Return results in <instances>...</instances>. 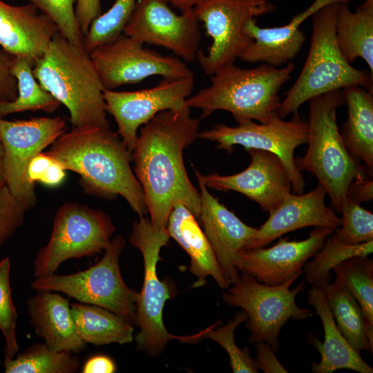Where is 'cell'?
I'll return each instance as SVG.
<instances>
[{
	"label": "cell",
	"instance_id": "obj_1",
	"mask_svg": "<svg viewBox=\"0 0 373 373\" xmlns=\"http://www.w3.org/2000/svg\"><path fill=\"white\" fill-rule=\"evenodd\" d=\"M190 107L158 113L140 128L133 151L134 173L144 193L150 221L166 229L173 207L181 204L200 220V194L187 175L183 151L200 132Z\"/></svg>",
	"mask_w": 373,
	"mask_h": 373
},
{
	"label": "cell",
	"instance_id": "obj_2",
	"mask_svg": "<svg viewBox=\"0 0 373 373\" xmlns=\"http://www.w3.org/2000/svg\"><path fill=\"white\" fill-rule=\"evenodd\" d=\"M46 153L78 173L86 193L106 199L121 195L140 218L146 213L142 188L131 167L132 153L110 127H73Z\"/></svg>",
	"mask_w": 373,
	"mask_h": 373
},
{
	"label": "cell",
	"instance_id": "obj_3",
	"mask_svg": "<svg viewBox=\"0 0 373 373\" xmlns=\"http://www.w3.org/2000/svg\"><path fill=\"white\" fill-rule=\"evenodd\" d=\"M32 71L40 85L66 107L73 127H110L105 88L83 47L59 32Z\"/></svg>",
	"mask_w": 373,
	"mask_h": 373
},
{
	"label": "cell",
	"instance_id": "obj_4",
	"mask_svg": "<svg viewBox=\"0 0 373 373\" xmlns=\"http://www.w3.org/2000/svg\"><path fill=\"white\" fill-rule=\"evenodd\" d=\"M294 69L291 61L283 68L265 64L252 68L228 65L211 75L210 85L189 97L186 103L200 109L202 119L223 110L238 124L249 120L267 123L278 115L279 91Z\"/></svg>",
	"mask_w": 373,
	"mask_h": 373
},
{
	"label": "cell",
	"instance_id": "obj_5",
	"mask_svg": "<svg viewBox=\"0 0 373 373\" xmlns=\"http://www.w3.org/2000/svg\"><path fill=\"white\" fill-rule=\"evenodd\" d=\"M308 102V146L304 156L294 159L295 164L300 171H307L316 177L325 189L332 209L341 212L350 183L368 172L365 165L350 154L340 134L336 113L345 104L343 90L318 95Z\"/></svg>",
	"mask_w": 373,
	"mask_h": 373
},
{
	"label": "cell",
	"instance_id": "obj_6",
	"mask_svg": "<svg viewBox=\"0 0 373 373\" xmlns=\"http://www.w3.org/2000/svg\"><path fill=\"white\" fill-rule=\"evenodd\" d=\"M339 3L329 4L312 16L308 55L299 76L280 103L278 114L282 119L298 112L305 102L329 92L354 85L373 91V75L353 67L338 46L336 19Z\"/></svg>",
	"mask_w": 373,
	"mask_h": 373
},
{
	"label": "cell",
	"instance_id": "obj_7",
	"mask_svg": "<svg viewBox=\"0 0 373 373\" xmlns=\"http://www.w3.org/2000/svg\"><path fill=\"white\" fill-rule=\"evenodd\" d=\"M169 238L166 229H154L150 219L144 216L133 222L129 236L131 244L142 253L144 267V283L135 304L134 323L140 328L135 341L138 349L151 356L160 354L170 340L193 342L202 338L203 331L189 336L173 335L163 323L162 311L173 290L166 282L159 280L156 268L160 250Z\"/></svg>",
	"mask_w": 373,
	"mask_h": 373
},
{
	"label": "cell",
	"instance_id": "obj_8",
	"mask_svg": "<svg viewBox=\"0 0 373 373\" xmlns=\"http://www.w3.org/2000/svg\"><path fill=\"white\" fill-rule=\"evenodd\" d=\"M126 244L117 236L111 239L102 258L92 267L67 275L51 274L36 278L30 287L35 291L61 292L79 303L108 309L134 323L137 294L124 283L119 256Z\"/></svg>",
	"mask_w": 373,
	"mask_h": 373
},
{
	"label": "cell",
	"instance_id": "obj_9",
	"mask_svg": "<svg viewBox=\"0 0 373 373\" xmlns=\"http://www.w3.org/2000/svg\"><path fill=\"white\" fill-rule=\"evenodd\" d=\"M115 231L111 217L104 211L78 202L64 203L54 217L48 242L36 254L34 276L55 274L68 260L101 253Z\"/></svg>",
	"mask_w": 373,
	"mask_h": 373
},
{
	"label": "cell",
	"instance_id": "obj_10",
	"mask_svg": "<svg viewBox=\"0 0 373 373\" xmlns=\"http://www.w3.org/2000/svg\"><path fill=\"white\" fill-rule=\"evenodd\" d=\"M294 281L269 285L242 273L239 279L223 292L222 299L227 305L240 307L247 313L246 327L251 332L249 344L264 341L277 352L278 335L287 321L289 318L303 321L314 315L296 305V297L305 290V283L301 281L290 290Z\"/></svg>",
	"mask_w": 373,
	"mask_h": 373
},
{
	"label": "cell",
	"instance_id": "obj_11",
	"mask_svg": "<svg viewBox=\"0 0 373 373\" xmlns=\"http://www.w3.org/2000/svg\"><path fill=\"white\" fill-rule=\"evenodd\" d=\"M276 9L270 0H204L198 4L194 8L195 15L212 39L207 53L199 50L196 55L204 73L211 76L233 64L253 42L244 30L246 21Z\"/></svg>",
	"mask_w": 373,
	"mask_h": 373
},
{
	"label": "cell",
	"instance_id": "obj_12",
	"mask_svg": "<svg viewBox=\"0 0 373 373\" xmlns=\"http://www.w3.org/2000/svg\"><path fill=\"white\" fill-rule=\"evenodd\" d=\"M307 122L296 112L288 121L278 114L267 123L249 120L237 126L218 124L200 131L198 137L217 142L218 149L229 153L233 152L234 145H241L245 149L264 150L277 155L289 173L293 193L300 194L304 193L305 182L296 166L294 155L296 147L307 144Z\"/></svg>",
	"mask_w": 373,
	"mask_h": 373
},
{
	"label": "cell",
	"instance_id": "obj_13",
	"mask_svg": "<svg viewBox=\"0 0 373 373\" xmlns=\"http://www.w3.org/2000/svg\"><path fill=\"white\" fill-rule=\"evenodd\" d=\"M67 128L66 119L59 116L13 121L0 118L5 185L28 210L37 203L35 184L27 178L28 166Z\"/></svg>",
	"mask_w": 373,
	"mask_h": 373
},
{
	"label": "cell",
	"instance_id": "obj_14",
	"mask_svg": "<svg viewBox=\"0 0 373 373\" xmlns=\"http://www.w3.org/2000/svg\"><path fill=\"white\" fill-rule=\"evenodd\" d=\"M88 54L105 90L139 83L155 75L163 78L193 76L180 58L144 48L143 44L124 33Z\"/></svg>",
	"mask_w": 373,
	"mask_h": 373
},
{
	"label": "cell",
	"instance_id": "obj_15",
	"mask_svg": "<svg viewBox=\"0 0 373 373\" xmlns=\"http://www.w3.org/2000/svg\"><path fill=\"white\" fill-rule=\"evenodd\" d=\"M193 86V76H189L163 78L155 86L139 90H104L107 113L114 117L117 132L131 153L138 129L161 111L188 106L186 101Z\"/></svg>",
	"mask_w": 373,
	"mask_h": 373
},
{
	"label": "cell",
	"instance_id": "obj_16",
	"mask_svg": "<svg viewBox=\"0 0 373 373\" xmlns=\"http://www.w3.org/2000/svg\"><path fill=\"white\" fill-rule=\"evenodd\" d=\"M123 33L143 44L171 50L186 61L196 59L201 37L194 8L178 15L165 0H137Z\"/></svg>",
	"mask_w": 373,
	"mask_h": 373
},
{
	"label": "cell",
	"instance_id": "obj_17",
	"mask_svg": "<svg viewBox=\"0 0 373 373\" xmlns=\"http://www.w3.org/2000/svg\"><path fill=\"white\" fill-rule=\"evenodd\" d=\"M251 161L242 171L230 175L211 173L200 176L207 188L234 191L257 202L269 213L291 193V182L283 162L269 151L248 149Z\"/></svg>",
	"mask_w": 373,
	"mask_h": 373
},
{
	"label": "cell",
	"instance_id": "obj_18",
	"mask_svg": "<svg viewBox=\"0 0 373 373\" xmlns=\"http://www.w3.org/2000/svg\"><path fill=\"white\" fill-rule=\"evenodd\" d=\"M333 231L329 228L315 227L303 240L289 241L280 238L271 247L243 250L237 264L238 271L269 285L295 280L303 273L305 263L315 256Z\"/></svg>",
	"mask_w": 373,
	"mask_h": 373
},
{
	"label": "cell",
	"instance_id": "obj_19",
	"mask_svg": "<svg viewBox=\"0 0 373 373\" xmlns=\"http://www.w3.org/2000/svg\"><path fill=\"white\" fill-rule=\"evenodd\" d=\"M195 171L200 194V216L204 233L229 285L239 279L237 264L247 242L254 236V228L240 220L213 196Z\"/></svg>",
	"mask_w": 373,
	"mask_h": 373
},
{
	"label": "cell",
	"instance_id": "obj_20",
	"mask_svg": "<svg viewBox=\"0 0 373 373\" xmlns=\"http://www.w3.org/2000/svg\"><path fill=\"white\" fill-rule=\"evenodd\" d=\"M326 195L325 189L320 183L308 193L289 194L277 209L269 213L267 221L257 229L244 250L265 247L283 234L304 227L334 230L340 227L341 218L326 206Z\"/></svg>",
	"mask_w": 373,
	"mask_h": 373
},
{
	"label": "cell",
	"instance_id": "obj_21",
	"mask_svg": "<svg viewBox=\"0 0 373 373\" xmlns=\"http://www.w3.org/2000/svg\"><path fill=\"white\" fill-rule=\"evenodd\" d=\"M352 0H314L303 12L295 15L286 25L272 28H261L256 18H251L244 26L245 32L253 42L240 55L242 61L261 62L279 67L295 59L306 41L305 32L300 26L308 17L322 8L334 3H349Z\"/></svg>",
	"mask_w": 373,
	"mask_h": 373
},
{
	"label": "cell",
	"instance_id": "obj_22",
	"mask_svg": "<svg viewBox=\"0 0 373 373\" xmlns=\"http://www.w3.org/2000/svg\"><path fill=\"white\" fill-rule=\"evenodd\" d=\"M58 32L34 4L11 6L0 0V46L11 55L26 58L34 66Z\"/></svg>",
	"mask_w": 373,
	"mask_h": 373
},
{
	"label": "cell",
	"instance_id": "obj_23",
	"mask_svg": "<svg viewBox=\"0 0 373 373\" xmlns=\"http://www.w3.org/2000/svg\"><path fill=\"white\" fill-rule=\"evenodd\" d=\"M26 300L28 315L35 334L55 351L79 354L86 344L79 337L68 299L58 292L37 291Z\"/></svg>",
	"mask_w": 373,
	"mask_h": 373
},
{
	"label": "cell",
	"instance_id": "obj_24",
	"mask_svg": "<svg viewBox=\"0 0 373 373\" xmlns=\"http://www.w3.org/2000/svg\"><path fill=\"white\" fill-rule=\"evenodd\" d=\"M307 302L316 309L324 329L323 343L316 336L308 337L309 344L316 347L321 357L319 363H312L311 372L333 373L347 369L359 373H372L373 368L363 360L337 327L323 289L312 287L308 291Z\"/></svg>",
	"mask_w": 373,
	"mask_h": 373
},
{
	"label": "cell",
	"instance_id": "obj_25",
	"mask_svg": "<svg viewBox=\"0 0 373 373\" xmlns=\"http://www.w3.org/2000/svg\"><path fill=\"white\" fill-rule=\"evenodd\" d=\"M166 229L169 236L189 254L191 258L189 270L198 278L195 287L203 285L207 276H211L220 288L227 289L230 286L197 218L185 206L178 204L173 207Z\"/></svg>",
	"mask_w": 373,
	"mask_h": 373
},
{
	"label": "cell",
	"instance_id": "obj_26",
	"mask_svg": "<svg viewBox=\"0 0 373 373\" xmlns=\"http://www.w3.org/2000/svg\"><path fill=\"white\" fill-rule=\"evenodd\" d=\"M347 118L340 134L350 154L373 173V92L354 85L343 89Z\"/></svg>",
	"mask_w": 373,
	"mask_h": 373
},
{
	"label": "cell",
	"instance_id": "obj_27",
	"mask_svg": "<svg viewBox=\"0 0 373 373\" xmlns=\"http://www.w3.org/2000/svg\"><path fill=\"white\" fill-rule=\"evenodd\" d=\"M336 39L341 53L350 64L362 58L373 75V0H365L354 12L349 3L338 4Z\"/></svg>",
	"mask_w": 373,
	"mask_h": 373
},
{
	"label": "cell",
	"instance_id": "obj_28",
	"mask_svg": "<svg viewBox=\"0 0 373 373\" xmlns=\"http://www.w3.org/2000/svg\"><path fill=\"white\" fill-rule=\"evenodd\" d=\"M75 329L86 344L95 346L133 341V327L115 313L93 305L75 303L70 305Z\"/></svg>",
	"mask_w": 373,
	"mask_h": 373
},
{
	"label": "cell",
	"instance_id": "obj_29",
	"mask_svg": "<svg viewBox=\"0 0 373 373\" xmlns=\"http://www.w3.org/2000/svg\"><path fill=\"white\" fill-rule=\"evenodd\" d=\"M323 289L335 323L348 343L359 353L372 354L361 308L353 295L336 276Z\"/></svg>",
	"mask_w": 373,
	"mask_h": 373
},
{
	"label": "cell",
	"instance_id": "obj_30",
	"mask_svg": "<svg viewBox=\"0 0 373 373\" xmlns=\"http://www.w3.org/2000/svg\"><path fill=\"white\" fill-rule=\"evenodd\" d=\"M33 66L23 57H15L12 72L17 82V95L13 101H0V118L12 113L42 111L51 113L61 104L38 82Z\"/></svg>",
	"mask_w": 373,
	"mask_h": 373
},
{
	"label": "cell",
	"instance_id": "obj_31",
	"mask_svg": "<svg viewBox=\"0 0 373 373\" xmlns=\"http://www.w3.org/2000/svg\"><path fill=\"white\" fill-rule=\"evenodd\" d=\"M6 373H74L80 365L76 354L55 351L45 343H35L13 358H4Z\"/></svg>",
	"mask_w": 373,
	"mask_h": 373
},
{
	"label": "cell",
	"instance_id": "obj_32",
	"mask_svg": "<svg viewBox=\"0 0 373 373\" xmlns=\"http://www.w3.org/2000/svg\"><path fill=\"white\" fill-rule=\"evenodd\" d=\"M358 303L373 347V260L367 256L346 259L332 269Z\"/></svg>",
	"mask_w": 373,
	"mask_h": 373
},
{
	"label": "cell",
	"instance_id": "obj_33",
	"mask_svg": "<svg viewBox=\"0 0 373 373\" xmlns=\"http://www.w3.org/2000/svg\"><path fill=\"white\" fill-rule=\"evenodd\" d=\"M373 251V240L356 245H347L334 237L325 239L319 251L303 267L306 281L312 287L323 288L330 282L334 267L347 258L368 256Z\"/></svg>",
	"mask_w": 373,
	"mask_h": 373
},
{
	"label": "cell",
	"instance_id": "obj_34",
	"mask_svg": "<svg viewBox=\"0 0 373 373\" xmlns=\"http://www.w3.org/2000/svg\"><path fill=\"white\" fill-rule=\"evenodd\" d=\"M136 1L115 0L108 11L95 19L84 36V49L89 53L98 46L110 42L122 34Z\"/></svg>",
	"mask_w": 373,
	"mask_h": 373
},
{
	"label": "cell",
	"instance_id": "obj_35",
	"mask_svg": "<svg viewBox=\"0 0 373 373\" xmlns=\"http://www.w3.org/2000/svg\"><path fill=\"white\" fill-rule=\"evenodd\" d=\"M248 316L244 311L236 314L224 325H212L204 329L202 338H210L220 345L229 356L231 369L235 373H257L255 359L250 354V350L245 347L240 349L234 341V332Z\"/></svg>",
	"mask_w": 373,
	"mask_h": 373
},
{
	"label": "cell",
	"instance_id": "obj_36",
	"mask_svg": "<svg viewBox=\"0 0 373 373\" xmlns=\"http://www.w3.org/2000/svg\"><path fill=\"white\" fill-rule=\"evenodd\" d=\"M341 227L335 229L333 236L347 245H356L373 240V214L359 204L346 199L341 211Z\"/></svg>",
	"mask_w": 373,
	"mask_h": 373
},
{
	"label": "cell",
	"instance_id": "obj_37",
	"mask_svg": "<svg viewBox=\"0 0 373 373\" xmlns=\"http://www.w3.org/2000/svg\"><path fill=\"white\" fill-rule=\"evenodd\" d=\"M10 260H0V331L6 342L5 356L13 358L18 353L17 323L18 314L15 307L10 282Z\"/></svg>",
	"mask_w": 373,
	"mask_h": 373
},
{
	"label": "cell",
	"instance_id": "obj_38",
	"mask_svg": "<svg viewBox=\"0 0 373 373\" xmlns=\"http://www.w3.org/2000/svg\"><path fill=\"white\" fill-rule=\"evenodd\" d=\"M15 1V0H13ZM34 4L57 26L59 32L68 41L83 47L84 35L79 27L75 13L76 0H25Z\"/></svg>",
	"mask_w": 373,
	"mask_h": 373
},
{
	"label": "cell",
	"instance_id": "obj_39",
	"mask_svg": "<svg viewBox=\"0 0 373 373\" xmlns=\"http://www.w3.org/2000/svg\"><path fill=\"white\" fill-rule=\"evenodd\" d=\"M27 211L4 184L0 189V249L24 223Z\"/></svg>",
	"mask_w": 373,
	"mask_h": 373
},
{
	"label": "cell",
	"instance_id": "obj_40",
	"mask_svg": "<svg viewBox=\"0 0 373 373\" xmlns=\"http://www.w3.org/2000/svg\"><path fill=\"white\" fill-rule=\"evenodd\" d=\"M66 170L54 158L46 153H39L30 161L27 169L28 180L39 182L49 186H57L64 180Z\"/></svg>",
	"mask_w": 373,
	"mask_h": 373
},
{
	"label": "cell",
	"instance_id": "obj_41",
	"mask_svg": "<svg viewBox=\"0 0 373 373\" xmlns=\"http://www.w3.org/2000/svg\"><path fill=\"white\" fill-rule=\"evenodd\" d=\"M15 56L0 46V101H13L17 95V82L12 68Z\"/></svg>",
	"mask_w": 373,
	"mask_h": 373
},
{
	"label": "cell",
	"instance_id": "obj_42",
	"mask_svg": "<svg viewBox=\"0 0 373 373\" xmlns=\"http://www.w3.org/2000/svg\"><path fill=\"white\" fill-rule=\"evenodd\" d=\"M75 13L84 36L93 20L102 15L101 0H76Z\"/></svg>",
	"mask_w": 373,
	"mask_h": 373
},
{
	"label": "cell",
	"instance_id": "obj_43",
	"mask_svg": "<svg viewBox=\"0 0 373 373\" xmlns=\"http://www.w3.org/2000/svg\"><path fill=\"white\" fill-rule=\"evenodd\" d=\"M255 345L257 350L255 361L258 369L262 370L265 373L288 372L278 361L275 352L268 343L262 341Z\"/></svg>",
	"mask_w": 373,
	"mask_h": 373
},
{
	"label": "cell",
	"instance_id": "obj_44",
	"mask_svg": "<svg viewBox=\"0 0 373 373\" xmlns=\"http://www.w3.org/2000/svg\"><path fill=\"white\" fill-rule=\"evenodd\" d=\"M364 177L354 180L347 191V199L359 204L373 199V181Z\"/></svg>",
	"mask_w": 373,
	"mask_h": 373
},
{
	"label": "cell",
	"instance_id": "obj_45",
	"mask_svg": "<svg viewBox=\"0 0 373 373\" xmlns=\"http://www.w3.org/2000/svg\"><path fill=\"white\" fill-rule=\"evenodd\" d=\"M116 371L113 360L105 355H95L89 358L84 364L82 373H113Z\"/></svg>",
	"mask_w": 373,
	"mask_h": 373
},
{
	"label": "cell",
	"instance_id": "obj_46",
	"mask_svg": "<svg viewBox=\"0 0 373 373\" xmlns=\"http://www.w3.org/2000/svg\"><path fill=\"white\" fill-rule=\"evenodd\" d=\"M173 7L177 8L181 13L193 10L198 4L204 0H165Z\"/></svg>",
	"mask_w": 373,
	"mask_h": 373
},
{
	"label": "cell",
	"instance_id": "obj_47",
	"mask_svg": "<svg viewBox=\"0 0 373 373\" xmlns=\"http://www.w3.org/2000/svg\"><path fill=\"white\" fill-rule=\"evenodd\" d=\"M0 179L4 181L3 148V145H2L1 140H0Z\"/></svg>",
	"mask_w": 373,
	"mask_h": 373
},
{
	"label": "cell",
	"instance_id": "obj_48",
	"mask_svg": "<svg viewBox=\"0 0 373 373\" xmlns=\"http://www.w3.org/2000/svg\"><path fill=\"white\" fill-rule=\"evenodd\" d=\"M5 184L4 181L0 179V189Z\"/></svg>",
	"mask_w": 373,
	"mask_h": 373
}]
</instances>
